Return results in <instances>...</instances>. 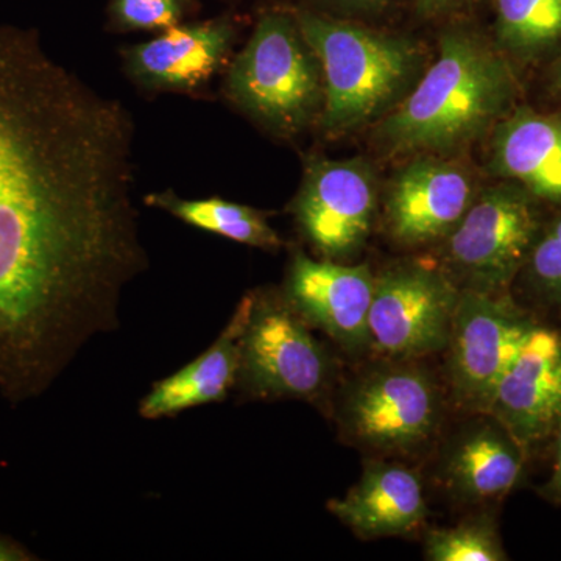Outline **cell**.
Segmentation results:
<instances>
[{"instance_id":"18","label":"cell","mask_w":561,"mask_h":561,"mask_svg":"<svg viewBox=\"0 0 561 561\" xmlns=\"http://www.w3.org/2000/svg\"><path fill=\"white\" fill-rule=\"evenodd\" d=\"M486 419L454 443L443 467L449 489L463 501L501 500L523 476L527 453L493 416Z\"/></svg>"},{"instance_id":"10","label":"cell","mask_w":561,"mask_h":561,"mask_svg":"<svg viewBox=\"0 0 561 561\" xmlns=\"http://www.w3.org/2000/svg\"><path fill=\"white\" fill-rule=\"evenodd\" d=\"M378 208L376 175L364 160L306 161L300 191L290 203L298 227L323 260L356 254L370 236Z\"/></svg>"},{"instance_id":"27","label":"cell","mask_w":561,"mask_h":561,"mask_svg":"<svg viewBox=\"0 0 561 561\" xmlns=\"http://www.w3.org/2000/svg\"><path fill=\"white\" fill-rule=\"evenodd\" d=\"M35 560L24 546L0 535V561H31Z\"/></svg>"},{"instance_id":"5","label":"cell","mask_w":561,"mask_h":561,"mask_svg":"<svg viewBox=\"0 0 561 561\" xmlns=\"http://www.w3.org/2000/svg\"><path fill=\"white\" fill-rule=\"evenodd\" d=\"M535 201L513 181L478 192L446 238L448 273L460 289L508 294L540 236Z\"/></svg>"},{"instance_id":"23","label":"cell","mask_w":561,"mask_h":561,"mask_svg":"<svg viewBox=\"0 0 561 561\" xmlns=\"http://www.w3.org/2000/svg\"><path fill=\"white\" fill-rule=\"evenodd\" d=\"M545 300L561 309V217L540 232L526 267Z\"/></svg>"},{"instance_id":"20","label":"cell","mask_w":561,"mask_h":561,"mask_svg":"<svg viewBox=\"0 0 561 561\" xmlns=\"http://www.w3.org/2000/svg\"><path fill=\"white\" fill-rule=\"evenodd\" d=\"M496 46L508 58L541 60L561 47V0H493Z\"/></svg>"},{"instance_id":"19","label":"cell","mask_w":561,"mask_h":561,"mask_svg":"<svg viewBox=\"0 0 561 561\" xmlns=\"http://www.w3.org/2000/svg\"><path fill=\"white\" fill-rule=\"evenodd\" d=\"M151 208L165 210L191 227L213 232L256 249L276 250L283 245L278 232L273 230L261 210L224 198H181L172 191L157 192L146 197Z\"/></svg>"},{"instance_id":"6","label":"cell","mask_w":561,"mask_h":561,"mask_svg":"<svg viewBox=\"0 0 561 561\" xmlns=\"http://www.w3.org/2000/svg\"><path fill=\"white\" fill-rule=\"evenodd\" d=\"M331 375L327 350L284 295L253 291L236 387L250 398L316 402Z\"/></svg>"},{"instance_id":"1","label":"cell","mask_w":561,"mask_h":561,"mask_svg":"<svg viewBox=\"0 0 561 561\" xmlns=\"http://www.w3.org/2000/svg\"><path fill=\"white\" fill-rule=\"evenodd\" d=\"M133 122L0 25V397L46 393L147 265L133 201Z\"/></svg>"},{"instance_id":"11","label":"cell","mask_w":561,"mask_h":561,"mask_svg":"<svg viewBox=\"0 0 561 561\" xmlns=\"http://www.w3.org/2000/svg\"><path fill=\"white\" fill-rule=\"evenodd\" d=\"M476 195L474 179L461 162L443 154H416L390 181L383 201L387 231L404 247L446 239Z\"/></svg>"},{"instance_id":"2","label":"cell","mask_w":561,"mask_h":561,"mask_svg":"<svg viewBox=\"0 0 561 561\" xmlns=\"http://www.w3.org/2000/svg\"><path fill=\"white\" fill-rule=\"evenodd\" d=\"M519 95L511 58L467 27L440 36L437 60L379 122L375 140L387 154H443L493 130Z\"/></svg>"},{"instance_id":"24","label":"cell","mask_w":561,"mask_h":561,"mask_svg":"<svg viewBox=\"0 0 561 561\" xmlns=\"http://www.w3.org/2000/svg\"><path fill=\"white\" fill-rule=\"evenodd\" d=\"M479 0H415L416 16L424 21L457 16L471 10Z\"/></svg>"},{"instance_id":"7","label":"cell","mask_w":561,"mask_h":561,"mask_svg":"<svg viewBox=\"0 0 561 561\" xmlns=\"http://www.w3.org/2000/svg\"><path fill=\"white\" fill-rule=\"evenodd\" d=\"M460 287L449 273L424 262H405L375 276L370 308L371 346L400 359L448 346Z\"/></svg>"},{"instance_id":"15","label":"cell","mask_w":561,"mask_h":561,"mask_svg":"<svg viewBox=\"0 0 561 561\" xmlns=\"http://www.w3.org/2000/svg\"><path fill=\"white\" fill-rule=\"evenodd\" d=\"M489 165L535 198L561 202V110L511 111L491 130Z\"/></svg>"},{"instance_id":"14","label":"cell","mask_w":561,"mask_h":561,"mask_svg":"<svg viewBox=\"0 0 561 561\" xmlns=\"http://www.w3.org/2000/svg\"><path fill=\"white\" fill-rule=\"evenodd\" d=\"M234 35L228 18L179 24L125 49L124 68L146 90L197 91L227 62Z\"/></svg>"},{"instance_id":"8","label":"cell","mask_w":561,"mask_h":561,"mask_svg":"<svg viewBox=\"0 0 561 561\" xmlns=\"http://www.w3.org/2000/svg\"><path fill=\"white\" fill-rule=\"evenodd\" d=\"M537 324L508 294L460 289L448 342L454 397L460 405L489 412L497 383Z\"/></svg>"},{"instance_id":"26","label":"cell","mask_w":561,"mask_h":561,"mask_svg":"<svg viewBox=\"0 0 561 561\" xmlns=\"http://www.w3.org/2000/svg\"><path fill=\"white\" fill-rule=\"evenodd\" d=\"M321 2L350 13L367 14L387 10L397 0H321Z\"/></svg>"},{"instance_id":"9","label":"cell","mask_w":561,"mask_h":561,"mask_svg":"<svg viewBox=\"0 0 561 561\" xmlns=\"http://www.w3.org/2000/svg\"><path fill=\"white\" fill-rule=\"evenodd\" d=\"M442 400L431 376L412 365H389L362 376L342 402L351 440L382 453H404L430 440Z\"/></svg>"},{"instance_id":"3","label":"cell","mask_w":561,"mask_h":561,"mask_svg":"<svg viewBox=\"0 0 561 561\" xmlns=\"http://www.w3.org/2000/svg\"><path fill=\"white\" fill-rule=\"evenodd\" d=\"M295 16L323 73L319 127L327 135L382 119L419 81L426 54L415 41L309 10Z\"/></svg>"},{"instance_id":"12","label":"cell","mask_w":561,"mask_h":561,"mask_svg":"<svg viewBox=\"0 0 561 561\" xmlns=\"http://www.w3.org/2000/svg\"><path fill=\"white\" fill-rule=\"evenodd\" d=\"M373 290L375 276L367 265L313 260L297 251L283 295L306 323L327 332L346 351L360 353L371 346Z\"/></svg>"},{"instance_id":"28","label":"cell","mask_w":561,"mask_h":561,"mask_svg":"<svg viewBox=\"0 0 561 561\" xmlns=\"http://www.w3.org/2000/svg\"><path fill=\"white\" fill-rule=\"evenodd\" d=\"M551 90L556 92V94L561 95V55L557 58V61L553 62V68L551 70Z\"/></svg>"},{"instance_id":"4","label":"cell","mask_w":561,"mask_h":561,"mask_svg":"<svg viewBox=\"0 0 561 561\" xmlns=\"http://www.w3.org/2000/svg\"><path fill=\"white\" fill-rule=\"evenodd\" d=\"M225 94L279 138L319 122L323 73L295 11H265L225 77Z\"/></svg>"},{"instance_id":"16","label":"cell","mask_w":561,"mask_h":561,"mask_svg":"<svg viewBox=\"0 0 561 561\" xmlns=\"http://www.w3.org/2000/svg\"><path fill=\"white\" fill-rule=\"evenodd\" d=\"M253 291L239 302L217 341L197 359L151 387L139 404L146 420L168 419L201 405L224 401L238 381L243 332L249 323Z\"/></svg>"},{"instance_id":"21","label":"cell","mask_w":561,"mask_h":561,"mask_svg":"<svg viewBox=\"0 0 561 561\" xmlns=\"http://www.w3.org/2000/svg\"><path fill=\"white\" fill-rule=\"evenodd\" d=\"M427 560L504 561L507 560L496 524L490 518L470 519L457 526L434 529L426 537Z\"/></svg>"},{"instance_id":"13","label":"cell","mask_w":561,"mask_h":561,"mask_svg":"<svg viewBox=\"0 0 561 561\" xmlns=\"http://www.w3.org/2000/svg\"><path fill=\"white\" fill-rule=\"evenodd\" d=\"M489 415L529 454L561 424V335L537 327L502 376ZM485 413V415H486Z\"/></svg>"},{"instance_id":"25","label":"cell","mask_w":561,"mask_h":561,"mask_svg":"<svg viewBox=\"0 0 561 561\" xmlns=\"http://www.w3.org/2000/svg\"><path fill=\"white\" fill-rule=\"evenodd\" d=\"M538 494L553 505H561V424L553 434V463L551 476L542 483Z\"/></svg>"},{"instance_id":"22","label":"cell","mask_w":561,"mask_h":561,"mask_svg":"<svg viewBox=\"0 0 561 561\" xmlns=\"http://www.w3.org/2000/svg\"><path fill=\"white\" fill-rule=\"evenodd\" d=\"M187 0H111V18L122 31L164 32L181 24Z\"/></svg>"},{"instance_id":"17","label":"cell","mask_w":561,"mask_h":561,"mask_svg":"<svg viewBox=\"0 0 561 561\" xmlns=\"http://www.w3.org/2000/svg\"><path fill=\"white\" fill-rule=\"evenodd\" d=\"M328 508L360 538L409 535L427 516L419 476L387 461L368 463L360 481L345 496L328 502Z\"/></svg>"}]
</instances>
